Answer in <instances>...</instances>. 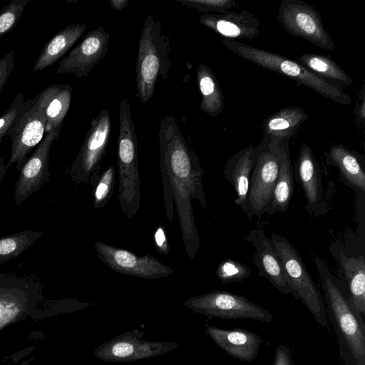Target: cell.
I'll list each match as a JSON object with an SVG mask.
<instances>
[{"label":"cell","mask_w":365,"mask_h":365,"mask_svg":"<svg viewBox=\"0 0 365 365\" xmlns=\"http://www.w3.org/2000/svg\"><path fill=\"white\" fill-rule=\"evenodd\" d=\"M158 138L165 217L172 223L175 207L184 248L187 256L194 259L200 247V239L192 203L195 200L203 209L207 207L202 183L204 171L173 116L165 115L161 119Z\"/></svg>","instance_id":"cell-1"},{"label":"cell","mask_w":365,"mask_h":365,"mask_svg":"<svg viewBox=\"0 0 365 365\" xmlns=\"http://www.w3.org/2000/svg\"><path fill=\"white\" fill-rule=\"evenodd\" d=\"M324 293L328 314L340 341L345 344L356 365H365V324L363 317L351 302L341 282L327 263L314 255Z\"/></svg>","instance_id":"cell-2"},{"label":"cell","mask_w":365,"mask_h":365,"mask_svg":"<svg viewBox=\"0 0 365 365\" xmlns=\"http://www.w3.org/2000/svg\"><path fill=\"white\" fill-rule=\"evenodd\" d=\"M170 41L162 25L149 14L139 39L135 64L137 96L146 103L153 96L159 76L166 82L170 70Z\"/></svg>","instance_id":"cell-3"},{"label":"cell","mask_w":365,"mask_h":365,"mask_svg":"<svg viewBox=\"0 0 365 365\" xmlns=\"http://www.w3.org/2000/svg\"><path fill=\"white\" fill-rule=\"evenodd\" d=\"M137 138L129 101L124 98L119 106V135L117 161L118 200L123 214L135 217L140 206V182L137 155Z\"/></svg>","instance_id":"cell-4"},{"label":"cell","mask_w":365,"mask_h":365,"mask_svg":"<svg viewBox=\"0 0 365 365\" xmlns=\"http://www.w3.org/2000/svg\"><path fill=\"white\" fill-rule=\"evenodd\" d=\"M222 44L239 56L287 76L334 103L349 105L351 102V97L342 88L317 76L297 61L235 40L224 39Z\"/></svg>","instance_id":"cell-5"},{"label":"cell","mask_w":365,"mask_h":365,"mask_svg":"<svg viewBox=\"0 0 365 365\" xmlns=\"http://www.w3.org/2000/svg\"><path fill=\"white\" fill-rule=\"evenodd\" d=\"M269 239L282 262L291 293L305 305L319 325L327 327V312L322 295L297 250L285 237L277 233H272Z\"/></svg>","instance_id":"cell-6"},{"label":"cell","mask_w":365,"mask_h":365,"mask_svg":"<svg viewBox=\"0 0 365 365\" xmlns=\"http://www.w3.org/2000/svg\"><path fill=\"white\" fill-rule=\"evenodd\" d=\"M281 160V146L263 137L254 148L252 168L246 201L247 215L260 217L269 207Z\"/></svg>","instance_id":"cell-7"},{"label":"cell","mask_w":365,"mask_h":365,"mask_svg":"<svg viewBox=\"0 0 365 365\" xmlns=\"http://www.w3.org/2000/svg\"><path fill=\"white\" fill-rule=\"evenodd\" d=\"M41 284L10 274H0V331L7 326L40 314Z\"/></svg>","instance_id":"cell-8"},{"label":"cell","mask_w":365,"mask_h":365,"mask_svg":"<svg viewBox=\"0 0 365 365\" xmlns=\"http://www.w3.org/2000/svg\"><path fill=\"white\" fill-rule=\"evenodd\" d=\"M184 305L196 314L210 319H251L269 322L272 314L247 298L225 291L215 290L190 297Z\"/></svg>","instance_id":"cell-9"},{"label":"cell","mask_w":365,"mask_h":365,"mask_svg":"<svg viewBox=\"0 0 365 365\" xmlns=\"http://www.w3.org/2000/svg\"><path fill=\"white\" fill-rule=\"evenodd\" d=\"M110 131V113L105 108L91 120L79 153L66 171L72 181L78 185H88L91 177L100 172Z\"/></svg>","instance_id":"cell-10"},{"label":"cell","mask_w":365,"mask_h":365,"mask_svg":"<svg viewBox=\"0 0 365 365\" xmlns=\"http://www.w3.org/2000/svg\"><path fill=\"white\" fill-rule=\"evenodd\" d=\"M277 19L289 34L304 38L320 48L336 50L319 11L302 0H282Z\"/></svg>","instance_id":"cell-11"},{"label":"cell","mask_w":365,"mask_h":365,"mask_svg":"<svg viewBox=\"0 0 365 365\" xmlns=\"http://www.w3.org/2000/svg\"><path fill=\"white\" fill-rule=\"evenodd\" d=\"M140 329L125 331L103 342L94 350V356L106 362H130L163 355L178 348L173 341L143 340Z\"/></svg>","instance_id":"cell-12"},{"label":"cell","mask_w":365,"mask_h":365,"mask_svg":"<svg viewBox=\"0 0 365 365\" xmlns=\"http://www.w3.org/2000/svg\"><path fill=\"white\" fill-rule=\"evenodd\" d=\"M94 247L99 259L119 274L145 279H156L170 276L174 269L148 254L138 256L127 250L103 242H96Z\"/></svg>","instance_id":"cell-13"},{"label":"cell","mask_w":365,"mask_h":365,"mask_svg":"<svg viewBox=\"0 0 365 365\" xmlns=\"http://www.w3.org/2000/svg\"><path fill=\"white\" fill-rule=\"evenodd\" d=\"M296 178L304 192L306 209L312 217L326 214L330 208L331 188H325L322 173L313 152L302 143L295 165Z\"/></svg>","instance_id":"cell-14"},{"label":"cell","mask_w":365,"mask_h":365,"mask_svg":"<svg viewBox=\"0 0 365 365\" xmlns=\"http://www.w3.org/2000/svg\"><path fill=\"white\" fill-rule=\"evenodd\" d=\"M63 123L46 133L43 140L20 170L15 183V202L19 205L27 197L36 192L51 179L48 157L53 143L58 138Z\"/></svg>","instance_id":"cell-15"},{"label":"cell","mask_w":365,"mask_h":365,"mask_svg":"<svg viewBox=\"0 0 365 365\" xmlns=\"http://www.w3.org/2000/svg\"><path fill=\"white\" fill-rule=\"evenodd\" d=\"M110 34L101 26L89 31L84 38L64 56L57 68L58 74L71 73L78 78L90 71L107 53Z\"/></svg>","instance_id":"cell-16"},{"label":"cell","mask_w":365,"mask_h":365,"mask_svg":"<svg viewBox=\"0 0 365 365\" xmlns=\"http://www.w3.org/2000/svg\"><path fill=\"white\" fill-rule=\"evenodd\" d=\"M46 123L43 110L37 99L36 104L8 134L11 140V150L6 165L7 170L13 163H16V170L20 171L27 160V154L41 143L46 135Z\"/></svg>","instance_id":"cell-17"},{"label":"cell","mask_w":365,"mask_h":365,"mask_svg":"<svg viewBox=\"0 0 365 365\" xmlns=\"http://www.w3.org/2000/svg\"><path fill=\"white\" fill-rule=\"evenodd\" d=\"M346 286L349 297L364 318L365 316V257L364 254H350L339 241L330 246Z\"/></svg>","instance_id":"cell-18"},{"label":"cell","mask_w":365,"mask_h":365,"mask_svg":"<svg viewBox=\"0 0 365 365\" xmlns=\"http://www.w3.org/2000/svg\"><path fill=\"white\" fill-rule=\"evenodd\" d=\"M244 239L254 247L252 261L259 275L282 294H291L282 262L264 230L261 228L250 230Z\"/></svg>","instance_id":"cell-19"},{"label":"cell","mask_w":365,"mask_h":365,"mask_svg":"<svg viewBox=\"0 0 365 365\" xmlns=\"http://www.w3.org/2000/svg\"><path fill=\"white\" fill-rule=\"evenodd\" d=\"M199 21L225 39H252L260 34L257 17L246 10L220 14H204Z\"/></svg>","instance_id":"cell-20"},{"label":"cell","mask_w":365,"mask_h":365,"mask_svg":"<svg viewBox=\"0 0 365 365\" xmlns=\"http://www.w3.org/2000/svg\"><path fill=\"white\" fill-rule=\"evenodd\" d=\"M205 332L228 355L242 361H254L262 343L258 334L242 328L225 329L207 324Z\"/></svg>","instance_id":"cell-21"},{"label":"cell","mask_w":365,"mask_h":365,"mask_svg":"<svg viewBox=\"0 0 365 365\" xmlns=\"http://www.w3.org/2000/svg\"><path fill=\"white\" fill-rule=\"evenodd\" d=\"M254 148V146L249 145L237 151L227 160L224 169V175L236 194L234 202L245 214Z\"/></svg>","instance_id":"cell-22"},{"label":"cell","mask_w":365,"mask_h":365,"mask_svg":"<svg viewBox=\"0 0 365 365\" xmlns=\"http://www.w3.org/2000/svg\"><path fill=\"white\" fill-rule=\"evenodd\" d=\"M326 163L336 167L346 184L356 191H365L363 159L341 144L332 145L326 154Z\"/></svg>","instance_id":"cell-23"},{"label":"cell","mask_w":365,"mask_h":365,"mask_svg":"<svg viewBox=\"0 0 365 365\" xmlns=\"http://www.w3.org/2000/svg\"><path fill=\"white\" fill-rule=\"evenodd\" d=\"M307 119L308 115L301 107L283 108L264 120L262 126L264 137L280 145L282 141L289 140Z\"/></svg>","instance_id":"cell-24"},{"label":"cell","mask_w":365,"mask_h":365,"mask_svg":"<svg viewBox=\"0 0 365 365\" xmlns=\"http://www.w3.org/2000/svg\"><path fill=\"white\" fill-rule=\"evenodd\" d=\"M72 88L66 84H54L46 87L37 96L46 118V134L56 129L68 111Z\"/></svg>","instance_id":"cell-25"},{"label":"cell","mask_w":365,"mask_h":365,"mask_svg":"<svg viewBox=\"0 0 365 365\" xmlns=\"http://www.w3.org/2000/svg\"><path fill=\"white\" fill-rule=\"evenodd\" d=\"M87 26L72 24L57 33L46 42L33 68V71L43 70L53 65L83 35Z\"/></svg>","instance_id":"cell-26"},{"label":"cell","mask_w":365,"mask_h":365,"mask_svg":"<svg viewBox=\"0 0 365 365\" xmlns=\"http://www.w3.org/2000/svg\"><path fill=\"white\" fill-rule=\"evenodd\" d=\"M289 140L280 143L281 160L279 170L267 215L285 212L289 207L293 193V171L289 149Z\"/></svg>","instance_id":"cell-27"},{"label":"cell","mask_w":365,"mask_h":365,"mask_svg":"<svg viewBox=\"0 0 365 365\" xmlns=\"http://www.w3.org/2000/svg\"><path fill=\"white\" fill-rule=\"evenodd\" d=\"M197 79L202 96L200 108L208 115L216 117L224 107V95L212 69L205 63L197 68Z\"/></svg>","instance_id":"cell-28"},{"label":"cell","mask_w":365,"mask_h":365,"mask_svg":"<svg viewBox=\"0 0 365 365\" xmlns=\"http://www.w3.org/2000/svg\"><path fill=\"white\" fill-rule=\"evenodd\" d=\"M299 63L317 76L341 88L352 84V78L330 58L313 53H304L299 58Z\"/></svg>","instance_id":"cell-29"},{"label":"cell","mask_w":365,"mask_h":365,"mask_svg":"<svg viewBox=\"0 0 365 365\" xmlns=\"http://www.w3.org/2000/svg\"><path fill=\"white\" fill-rule=\"evenodd\" d=\"M43 235L42 232L23 230L0 239V264L19 257Z\"/></svg>","instance_id":"cell-30"},{"label":"cell","mask_w":365,"mask_h":365,"mask_svg":"<svg viewBox=\"0 0 365 365\" xmlns=\"http://www.w3.org/2000/svg\"><path fill=\"white\" fill-rule=\"evenodd\" d=\"M115 168L112 165L103 173L93 174L89 181L93 191V206L95 209L103 208L110 200L115 185Z\"/></svg>","instance_id":"cell-31"},{"label":"cell","mask_w":365,"mask_h":365,"mask_svg":"<svg viewBox=\"0 0 365 365\" xmlns=\"http://www.w3.org/2000/svg\"><path fill=\"white\" fill-rule=\"evenodd\" d=\"M37 96L24 101V95L20 91L13 100L6 111L0 116V144L4 137L14 128L22 116L36 103Z\"/></svg>","instance_id":"cell-32"},{"label":"cell","mask_w":365,"mask_h":365,"mask_svg":"<svg viewBox=\"0 0 365 365\" xmlns=\"http://www.w3.org/2000/svg\"><path fill=\"white\" fill-rule=\"evenodd\" d=\"M215 274L221 283L225 284L243 281L251 275L252 269L240 262L227 259L218 264Z\"/></svg>","instance_id":"cell-33"},{"label":"cell","mask_w":365,"mask_h":365,"mask_svg":"<svg viewBox=\"0 0 365 365\" xmlns=\"http://www.w3.org/2000/svg\"><path fill=\"white\" fill-rule=\"evenodd\" d=\"M29 1L12 0L0 11V38L16 26Z\"/></svg>","instance_id":"cell-34"},{"label":"cell","mask_w":365,"mask_h":365,"mask_svg":"<svg viewBox=\"0 0 365 365\" xmlns=\"http://www.w3.org/2000/svg\"><path fill=\"white\" fill-rule=\"evenodd\" d=\"M177 1L192 8L198 12L208 14L210 11L225 14L230 9L237 7L235 0H176Z\"/></svg>","instance_id":"cell-35"},{"label":"cell","mask_w":365,"mask_h":365,"mask_svg":"<svg viewBox=\"0 0 365 365\" xmlns=\"http://www.w3.org/2000/svg\"><path fill=\"white\" fill-rule=\"evenodd\" d=\"M14 67V51L12 50L0 59V94Z\"/></svg>","instance_id":"cell-36"},{"label":"cell","mask_w":365,"mask_h":365,"mask_svg":"<svg viewBox=\"0 0 365 365\" xmlns=\"http://www.w3.org/2000/svg\"><path fill=\"white\" fill-rule=\"evenodd\" d=\"M154 243L156 250L162 254L167 255L170 252L168 241L163 226L159 225L154 233Z\"/></svg>","instance_id":"cell-37"},{"label":"cell","mask_w":365,"mask_h":365,"mask_svg":"<svg viewBox=\"0 0 365 365\" xmlns=\"http://www.w3.org/2000/svg\"><path fill=\"white\" fill-rule=\"evenodd\" d=\"M273 365H294L290 349L284 345H279L275 351Z\"/></svg>","instance_id":"cell-38"},{"label":"cell","mask_w":365,"mask_h":365,"mask_svg":"<svg viewBox=\"0 0 365 365\" xmlns=\"http://www.w3.org/2000/svg\"><path fill=\"white\" fill-rule=\"evenodd\" d=\"M359 101L357 102L355 115L358 124H362L365 119V88L362 86L360 94L359 96Z\"/></svg>","instance_id":"cell-39"},{"label":"cell","mask_w":365,"mask_h":365,"mask_svg":"<svg viewBox=\"0 0 365 365\" xmlns=\"http://www.w3.org/2000/svg\"><path fill=\"white\" fill-rule=\"evenodd\" d=\"M110 6L115 11H122L128 4V0H111L110 1Z\"/></svg>","instance_id":"cell-40"},{"label":"cell","mask_w":365,"mask_h":365,"mask_svg":"<svg viewBox=\"0 0 365 365\" xmlns=\"http://www.w3.org/2000/svg\"><path fill=\"white\" fill-rule=\"evenodd\" d=\"M6 171L7 169L6 168V165L4 164V158L0 157V185L6 173Z\"/></svg>","instance_id":"cell-41"},{"label":"cell","mask_w":365,"mask_h":365,"mask_svg":"<svg viewBox=\"0 0 365 365\" xmlns=\"http://www.w3.org/2000/svg\"><path fill=\"white\" fill-rule=\"evenodd\" d=\"M34 359L24 360L19 365H29Z\"/></svg>","instance_id":"cell-42"}]
</instances>
